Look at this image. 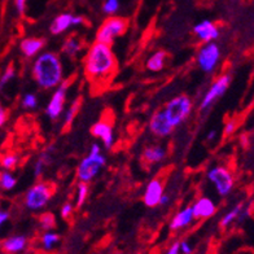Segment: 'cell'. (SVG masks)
Instances as JSON below:
<instances>
[{"label": "cell", "instance_id": "1", "mask_svg": "<svg viewBox=\"0 0 254 254\" xmlns=\"http://www.w3.org/2000/svg\"><path fill=\"white\" fill-rule=\"evenodd\" d=\"M84 66L91 79L103 80L111 77L116 69V57L111 46L95 42L88 50Z\"/></svg>", "mask_w": 254, "mask_h": 254}, {"label": "cell", "instance_id": "2", "mask_svg": "<svg viewBox=\"0 0 254 254\" xmlns=\"http://www.w3.org/2000/svg\"><path fill=\"white\" fill-rule=\"evenodd\" d=\"M33 77L38 86L46 90L60 86L64 77L60 57L54 52H44L39 55L34 61Z\"/></svg>", "mask_w": 254, "mask_h": 254}, {"label": "cell", "instance_id": "3", "mask_svg": "<svg viewBox=\"0 0 254 254\" xmlns=\"http://www.w3.org/2000/svg\"><path fill=\"white\" fill-rule=\"evenodd\" d=\"M107 158L101 153L100 145L97 143L92 144L87 157H84L78 166L77 177L82 183H88L100 173L101 167L105 166Z\"/></svg>", "mask_w": 254, "mask_h": 254}, {"label": "cell", "instance_id": "4", "mask_svg": "<svg viewBox=\"0 0 254 254\" xmlns=\"http://www.w3.org/2000/svg\"><path fill=\"white\" fill-rule=\"evenodd\" d=\"M190 109H192V103H190V97L182 95V96L174 97L173 100L166 104L164 113L167 122L174 128L187 120L190 113Z\"/></svg>", "mask_w": 254, "mask_h": 254}, {"label": "cell", "instance_id": "5", "mask_svg": "<svg viewBox=\"0 0 254 254\" xmlns=\"http://www.w3.org/2000/svg\"><path fill=\"white\" fill-rule=\"evenodd\" d=\"M127 25H128V22H127L126 18L111 16L99 27L96 33V42L111 46L116 38L121 37L127 30Z\"/></svg>", "mask_w": 254, "mask_h": 254}, {"label": "cell", "instance_id": "6", "mask_svg": "<svg viewBox=\"0 0 254 254\" xmlns=\"http://www.w3.org/2000/svg\"><path fill=\"white\" fill-rule=\"evenodd\" d=\"M207 181L214 186L217 193L221 197L228 196L235 187L234 175L228 167L222 166V165L211 167L210 170L207 171Z\"/></svg>", "mask_w": 254, "mask_h": 254}, {"label": "cell", "instance_id": "7", "mask_svg": "<svg viewBox=\"0 0 254 254\" xmlns=\"http://www.w3.org/2000/svg\"><path fill=\"white\" fill-rule=\"evenodd\" d=\"M54 194V187L48 183H37L25 194V206L29 210L37 211L48 204Z\"/></svg>", "mask_w": 254, "mask_h": 254}, {"label": "cell", "instance_id": "8", "mask_svg": "<svg viewBox=\"0 0 254 254\" xmlns=\"http://www.w3.org/2000/svg\"><path fill=\"white\" fill-rule=\"evenodd\" d=\"M221 61V48L215 42L205 43L197 54V64L204 73H213Z\"/></svg>", "mask_w": 254, "mask_h": 254}, {"label": "cell", "instance_id": "9", "mask_svg": "<svg viewBox=\"0 0 254 254\" xmlns=\"http://www.w3.org/2000/svg\"><path fill=\"white\" fill-rule=\"evenodd\" d=\"M231 83V75L223 74L221 77L215 79V82L210 86V88L206 91L205 96L202 97L200 104L201 111H206L215 103V101L224 95V92L228 90Z\"/></svg>", "mask_w": 254, "mask_h": 254}, {"label": "cell", "instance_id": "10", "mask_svg": "<svg viewBox=\"0 0 254 254\" xmlns=\"http://www.w3.org/2000/svg\"><path fill=\"white\" fill-rule=\"evenodd\" d=\"M84 22V18L80 16H74L71 13H61L52 21L50 26L51 33L54 35L63 34L73 26H79Z\"/></svg>", "mask_w": 254, "mask_h": 254}, {"label": "cell", "instance_id": "11", "mask_svg": "<svg viewBox=\"0 0 254 254\" xmlns=\"http://www.w3.org/2000/svg\"><path fill=\"white\" fill-rule=\"evenodd\" d=\"M65 97H66V84H60L57 90L55 91L50 103L46 108V114L51 120H57L60 117L64 111V104H65Z\"/></svg>", "mask_w": 254, "mask_h": 254}, {"label": "cell", "instance_id": "12", "mask_svg": "<svg viewBox=\"0 0 254 254\" xmlns=\"http://www.w3.org/2000/svg\"><path fill=\"white\" fill-rule=\"evenodd\" d=\"M193 33L204 43H211L219 37V29L214 22L209 20L201 21L197 25H194Z\"/></svg>", "mask_w": 254, "mask_h": 254}, {"label": "cell", "instance_id": "13", "mask_svg": "<svg viewBox=\"0 0 254 254\" xmlns=\"http://www.w3.org/2000/svg\"><path fill=\"white\" fill-rule=\"evenodd\" d=\"M190 207H192L194 219H206V218L213 217L217 211V205L209 197L198 198Z\"/></svg>", "mask_w": 254, "mask_h": 254}, {"label": "cell", "instance_id": "14", "mask_svg": "<svg viewBox=\"0 0 254 254\" xmlns=\"http://www.w3.org/2000/svg\"><path fill=\"white\" fill-rule=\"evenodd\" d=\"M149 128H151L152 134H154L156 136L165 137L167 135L171 134L173 131V127L170 126V124L167 122L166 117H165L164 111H158L152 116L151 121H149Z\"/></svg>", "mask_w": 254, "mask_h": 254}, {"label": "cell", "instance_id": "15", "mask_svg": "<svg viewBox=\"0 0 254 254\" xmlns=\"http://www.w3.org/2000/svg\"><path fill=\"white\" fill-rule=\"evenodd\" d=\"M162 194H164L162 183L158 179H153V181L148 183L145 190H144V204L149 207L157 206L161 197H162Z\"/></svg>", "mask_w": 254, "mask_h": 254}, {"label": "cell", "instance_id": "16", "mask_svg": "<svg viewBox=\"0 0 254 254\" xmlns=\"http://www.w3.org/2000/svg\"><path fill=\"white\" fill-rule=\"evenodd\" d=\"M91 132L95 137H99L103 141L104 147L107 149H111L114 144V134H113V128L109 124L104 122V121H100V122H96V124L92 126L91 128Z\"/></svg>", "mask_w": 254, "mask_h": 254}, {"label": "cell", "instance_id": "17", "mask_svg": "<svg viewBox=\"0 0 254 254\" xmlns=\"http://www.w3.org/2000/svg\"><path fill=\"white\" fill-rule=\"evenodd\" d=\"M1 251L7 254H18L26 249L27 239L24 235H12L1 241Z\"/></svg>", "mask_w": 254, "mask_h": 254}, {"label": "cell", "instance_id": "18", "mask_svg": "<svg viewBox=\"0 0 254 254\" xmlns=\"http://www.w3.org/2000/svg\"><path fill=\"white\" fill-rule=\"evenodd\" d=\"M44 47V40L39 38H26L20 43V50L25 57H34Z\"/></svg>", "mask_w": 254, "mask_h": 254}, {"label": "cell", "instance_id": "19", "mask_svg": "<svg viewBox=\"0 0 254 254\" xmlns=\"http://www.w3.org/2000/svg\"><path fill=\"white\" fill-rule=\"evenodd\" d=\"M193 213H192V207H184L183 210H181L175 215L170 222V230L177 231L182 230V228H186L187 226H190L193 221Z\"/></svg>", "mask_w": 254, "mask_h": 254}, {"label": "cell", "instance_id": "20", "mask_svg": "<svg viewBox=\"0 0 254 254\" xmlns=\"http://www.w3.org/2000/svg\"><path fill=\"white\" fill-rule=\"evenodd\" d=\"M244 206H245V204L240 202V204L235 205L232 209H230V210H228L227 213L223 215V218H222L221 227L227 228V227H230L231 224H234L235 222L240 221L241 211H243Z\"/></svg>", "mask_w": 254, "mask_h": 254}, {"label": "cell", "instance_id": "21", "mask_svg": "<svg viewBox=\"0 0 254 254\" xmlns=\"http://www.w3.org/2000/svg\"><path fill=\"white\" fill-rule=\"evenodd\" d=\"M166 156V151L160 145H152L144 149L143 157L144 160L151 162V164H156V162H161Z\"/></svg>", "mask_w": 254, "mask_h": 254}, {"label": "cell", "instance_id": "22", "mask_svg": "<svg viewBox=\"0 0 254 254\" xmlns=\"http://www.w3.org/2000/svg\"><path fill=\"white\" fill-rule=\"evenodd\" d=\"M165 61H166V52H164V51H158V52L152 55V56L149 57V60L147 61L148 70L154 71V73L161 71L165 66Z\"/></svg>", "mask_w": 254, "mask_h": 254}, {"label": "cell", "instance_id": "23", "mask_svg": "<svg viewBox=\"0 0 254 254\" xmlns=\"http://www.w3.org/2000/svg\"><path fill=\"white\" fill-rule=\"evenodd\" d=\"M52 151H54V148H48V151L43 152V153L40 154V157L38 158L35 165H34V175L37 178H39L40 175L43 174L44 169L47 167V165L50 164L51 160H52V157H51V152Z\"/></svg>", "mask_w": 254, "mask_h": 254}, {"label": "cell", "instance_id": "24", "mask_svg": "<svg viewBox=\"0 0 254 254\" xmlns=\"http://www.w3.org/2000/svg\"><path fill=\"white\" fill-rule=\"evenodd\" d=\"M80 48H82V44H80L79 39L77 37H69L64 42V54H66L69 57L77 56Z\"/></svg>", "mask_w": 254, "mask_h": 254}, {"label": "cell", "instance_id": "25", "mask_svg": "<svg viewBox=\"0 0 254 254\" xmlns=\"http://www.w3.org/2000/svg\"><path fill=\"white\" fill-rule=\"evenodd\" d=\"M17 184V179L10 171H0V190L4 192L12 190Z\"/></svg>", "mask_w": 254, "mask_h": 254}, {"label": "cell", "instance_id": "26", "mask_svg": "<svg viewBox=\"0 0 254 254\" xmlns=\"http://www.w3.org/2000/svg\"><path fill=\"white\" fill-rule=\"evenodd\" d=\"M59 241H60V236H59L56 232L47 231V232L42 236L40 243H42V247H43L44 251H52V249L56 247Z\"/></svg>", "mask_w": 254, "mask_h": 254}, {"label": "cell", "instance_id": "27", "mask_svg": "<svg viewBox=\"0 0 254 254\" xmlns=\"http://www.w3.org/2000/svg\"><path fill=\"white\" fill-rule=\"evenodd\" d=\"M18 156L14 153H7L4 154L3 157H1V160H0V165H1V167H3L4 170H13L14 167L17 166V164H18Z\"/></svg>", "mask_w": 254, "mask_h": 254}, {"label": "cell", "instance_id": "28", "mask_svg": "<svg viewBox=\"0 0 254 254\" xmlns=\"http://www.w3.org/2000/svg\"><path fill=\"white\" fill-rule=\"evenodd\" d=\"M14 77H16V70H14V67L12 66V65H9V66H7V69L3 71L1 77H0V91L3 90L9 82H12V80L14 79Z\"/></svg>", "mask_w": 254, "mask_h": 254}, {"label": "cell", "instance_id": "29", "mask_svg": "<svg viewBox=\"0 0 254 254\" xmlns=\"http://www.w3.org/2000/svg\"><path fill=\"white\" fill-rule=\"evenodd\" d=\"M88 196V186L87 183L79 182L77 186V207H80L86 202V198Z\"/></svg>", "mask_w": 254, "mask_h": 254}, {"label": "cell", "instance_id": "30", "mask_svg": "<svg viewBox=\"0 0 254 254\" xmlns=\"http://www.w3.org/2000/svg\"><path fill=\"white\" fill-rule=\"evenodd\" d=\"M79 100L74 101L73 104H71V107L69 108L66 111V113H65V126H69V125L73 122V120L75 118V114L78 113V109H79Z\"/></svg>", "mask_w": 254, "mask_h": 254}, {"label": "cell", "instance_id": "31", "mask_svg": "<svg viewBox=\"0 0 254 254\" xmlns=\"http://www.w3.org/2000/svg\"><path fill=\"white\" fill-rule=\"evenodd\" d=\"M120 9V0H105L103 5V10L107 14L117 13Z\"/></svg>", "mask_w": 254, "mask_h": 254}, {"label": "cell", "instance_id": "32", "mask_svg": "<svg viewBox=\"0 0 254 254\" xmlns=\"http://www.w3.org/2000/svg\"><path fill=\"white\" fill-rule=\"evenodd\" d=\"M22 107L25 109H34L38 107V97L35 94H26L22 99Z\"/></svg>", "mask_w": 254, "mask_h": 254}, {"label": "cell", "instance_id": "33", "mask_svg": "<svg viewBox=\"0 0 254 254\" xmlns=\"http://www.w3.org/2000/svg\"><path fill=\"white\" fill-rule=\"evenodd\" d=\"M54 226H55L54 215L50 214V213H47V214H44L40 217V227L43 228V230L51 231L52 228H54Z\"/></svg>", "mask_w": 254, "mask_h": 254}, {"label": "cell", "instance_id": "34", "mask_svg": "<svg viewBox=\"0 0 254 254\" xmlns=\"http://www.w3.org/2000/svg\"><path fill=\"white\" fill-rule=\"evenodd\" d=\"M192 247H190V244L188 243V241H181L179 243V253L181 254H192Z\"/></svg>", "mask_w": 254, "mask_h": 254}, {"label": "cell", "instance_id": "35", "mask_svg": "<svg viewBox=\"0 0 254 254\" xmlns=\"http://www.w3.org/2000/svg\"><path fill=\"white\" fill-rule=\"evenodd\" d=\"M71 211H73V205H71L70 202H66V204L61 207V217H63L64 219H67V218L70 217Z\"/></svg>", "mask_w": 254, "mask_h": 254}, {"label": "cell", "instance_id": "36", "mask_svg": "<svg viewBox=\"0 0 254 254\" xmlns=\"http://www.w3.org/2000/svg\"><path fill=\"white\" fill-rule=\"evenodd\" d=\"M235 130H236V122L235 121H228L226 126H224V135L230 136V135L234 134Z\"/></svg>", "mask_w": 254, "mask_h": 254}, {"label": "cell", "instance_id": "37", "mask_svg": "<svg viewBox=\"0 0 254 254\" xmlns=\"http://www.w3.org/2000/svg\"><path fill=\"white\" fill-rule=\"evenodd\" d=\"M14 5L18 13H24L25 7H26V0H14Z\"/></svg>", "mask_w": 254, "mask_h": 254}, {"label": "cell", "instance_id": "38", "mask_svg": "<svg viewBox=\"0 0 254 254\" xmlns=\"http://www.w3.org/2000/svg\"><path fill=\"white\" fill-rule=\"evenodd\" d=\"M8 219H9V213L7 210H0V228L7 223Z\"/></svg>", "mask_w": 254, "mask_h": 254}, {"label": "cell", "instance_id": "39", "mask_svg": "<svg viewBox=\"0 0 254 254\" xmlns=\"http://www.w3.org/2000/svg\"><path fill=\"white\" fill-rule=\"evenodd\" d=\"M166 254H181L179 253V243H174V244L171 245V247L167 249Z\"/></svg>", "mask_w": 254, "mask_h": 254}, {"label": "cell", "instance_id": "40", "mask_svg": "<svg viewBox=\"0 0 254 254\" xmlns=\"http://www.w3.org/2000/svg\"><path fill=\"white\" fill-rule=\"evenodd\" d=\"M5 121H7V112H5V109L0 105V127L5 124Z\"/></svg>", "mask_w": 254, "mask_h": 254}, {"label": "cell", "instance_id": "41", "mask_svg": "<svg viewBox=\"0 0 254 254\" xmlns=\"http://www.w3.org/2000/svg\"><path fill=\"white\" fill-rule=\"evenodd\" d=\"M170 202V197L167 196V194H162V197H161L160 202H158V205H167Z\"/></svg>", "mask_w": 254, "mask_h": 254}, {"label": "cell", "instance_id": "42", "mask_svg": "<svg viewBox=\"0 0 254 254\" xmlns=\"http://www.w3.org/2000/svg\"><path fill=\"white\" fill-rule=\"evenodd\" d=\"M215 137H217V131L211 130L209 134H207V140H214Z\"/></svg>", "mask_w": 254, "mask_h": 254}, {"label": "cell", "instance_id": "43", "mask_svg": "<svg viewBox=\"0 0 254 254\" xmlns=\"http://www.w3.org/2000/svg\"><path fill=\"white\" fill-rule=\"evenodd\" d=\"M0 251H1V247H0Z\"/></svg>", "mask_w": 254, "mask_h": 254}, {"label": "cell", "instance_id": "44", "mask_svg": "<svg viewBox=\"0 0 254 254\" xmlns=\"http://www.w3.org/2000/svg\"><path fill=\"white\" fill-rule=\"evenodd\" d=\"M253 213H254V207H253Z\"/></svg>", "mask_w": 254, "mask_h": 254}]
</instances>
